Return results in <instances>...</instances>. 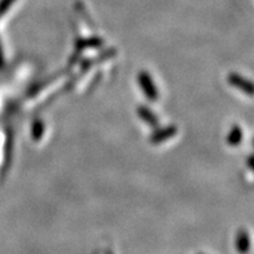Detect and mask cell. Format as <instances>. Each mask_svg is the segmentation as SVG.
Listing matches in <instances>:
<instances>
[{
	"instance_id": "cell-1",
	"label": "cell",
	"mask_w": 254,
	"mask_h": 254,
	"mask_svg": "<svg viewBox=\"0 0 254 254\" xmlns=\"http://www.w3.org/2000/svg\"><path fill=\"white\" fill-rule=\"evenodd\" d=\"M13 2L14 0H1V1H0V15L4 14Z\"/></svg>"
},
{
	"instance_id": "cell-2",
	"label": "cell",
	"mask_w": 254,
	"mask_h": 254,
	"mask_svg": "<svg viewBox=\"0 0 254 254\" xmlns=\"http://www.w3.org/2000/svg\"><path fill=\"white\" fill-rule=\"evenodd\" d=\"M0 62H1V53H0Z\"/></svg>"
}]
</instances>
